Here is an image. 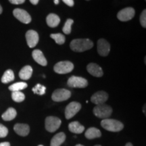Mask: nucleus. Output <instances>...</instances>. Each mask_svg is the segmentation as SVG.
Returning <instances> with one entry per match:
<instances>
[{
    "label": "nucleus",
    "instance_id": "1",
    "mask_svg": "<svg viewBox=\"0 0 146 146\" xmlns=\"http://www.w3.org/2000/svg\"><path fill=\"white\" fill-rule=\"evenodd\" d=\"M94 46L93 42L88 39H77L71 41V50L76 52H83L89 50Z\"/></svg>",
    "mask_w": 146,
    "mask_h": 146
},
{
    "label": "nucleus",
    "instance_id": "2",
    "mask_svg": "<svg viewBox=\"0 0 146 146\" xmlns=\"http://www.w3.org/2000/svg\"><path fill=\"white\" fill-rule=\"evenodd\" d=\"M102 127L106 130L111 131V132H118L123 130L124 125L121 122L118 120L106 118L101 122Z\"/></svg>",
    "mask_w": 146,
    "mask_h": 146
},
{
    "label": "nucleus",
    "instance_id": "3",
    "mask_svg": "<svg viewBox=\"0 0 146 146\" xmlns=\"http://www.w3.org/2000/svg\"><path fill=\"white\" fill-rule=\"evenodd\" d=\"M112 113V109L110 106L105 104L96 105L94 108V114L96 116L100 118H109Z\"/></svg>",
    "mask_w": 146,
    "mask_h": 146
},
{
    "label": "nucleus",
    "instance_id": "4",
    "mask_svg": "<svg viewBox=\"0 0 146 146\" xmlns=\"http://www.w3.org/2000/svg\"><path fill=\"white\" fill-rule=\"evenodd\" d=\"M62 121L60 118L55 116H48L45 118V129L50 133H54L57 131L61 125Z\"/></svg>",
    "mask_w": 146,
    "mask_h": 146
},
{
    "label": "nucleus",
    "instance_id": "5",
    "mask_svg": "<svg viewBox=\"0 0 146 146\" xmlns=\"http://www.w3.org/2000/svg\"><path fill=\"white\" fill-rule=\"evenodd\" d=\"M74 69V64L69 61L59 62L54 66V70L58 74H67L72 72Z\"/></svg>",
    "mask_w": 146,
    "mask_h": 146
},
{
    "label": "nucleus",
    "instance_id": "6",
    "mask_svg": "<svg viewBox=\"0 0 146 146\" xmlns=\"http://www.w3.org/2000/svg\"><path fill=\"white\" fill-rule=\"evenodd\" d=\"M68 86L72 88H85L88 85V81L81 76H72L68 78Z\"/></svg>",
    "mask_w": 146,
    "mask_h": 146
},
{
    "label": "nucleus",
    "instance_id": "7",
    "mask_svg": "<svg viewBox=\"0 0 146 146\" xmlns=\"http://www.w3.org/2000/svg\"><path fill=\"white\" fill-rule=\"evenodd\" d=\"M71 96V92L66 89H56L53 93L52 98L54 102H63L68 100Z\"/></svg>",
    "mask_w": 146,
    "mask_h": 146
},
{
    "label": "nucleus",
    "instance_id": "8",
    "mask_svg": "<svg viewBox=\"0 0 146 146\" xmlns=\"http://www.w3.org/2000/svg\"><path fill=\"white\" fill-rule=\"evenodd\" d=\"M81 108V104L76 102H70L65 110V117L66 119H70L74 116Z\"/></svg>",
    "mask_w": 146,
    "mask_h": 146
},
{
    "label": "nucleus",
    "instance_id": "9",
    "mask_svg": "<svg viewBox=\"0 0 146 146\" xmlns=\"http://www.w3.org/2000/svg\"><path fill=\"white\" fill-rule=\"evenodd\" d=\"M135 10L133 8L129 7L120 10L117 14L118 19L120 21L127 22L130 21L135 16Z\"/></svg>",
    "mask_w": 146,
    "mask_h": 146
},
{
    "label": "nucleus",
    "instance_id": "10",
    "mask_svg": "<svg viewBox=\"0 0 146 146\" xmlns=\"http://www.w3.org/2000/svg\"><path fill=\"white\" fill-rule=\"evenodd\" d=\"M13 14L18 21L24 24H29L31 22V17L30 14L23 9H15L13 11Z\"/></svg>",
    "mask_w": 146,
    "mask_h": 146
},
{
    "label": "nucleus",
    "instance_id": "11",
    "mask_svg": "<svg viewBox=\"0 0 146 146\" xmlns=\"http://www.w3.org/2000/svg\"><path fill=\"white\" fill-rule=\"evenodd\" d=\"M108 99V94L103 91H100L96 92L91 96V101L96 105L104 104Z\"/></svg>",
    "mask_w": 146,
    "mask_h": 146
},
{
    "label": "nucleus",
    "instance_id": "12",
    "mask_svg": "<svg viewBox=\"0 0 146 146\" xmlns=\"http://www.w3.org/2000/svg\"><path fill=\"white\" fill-rule=\"evenodd\" d=\"M110 51V45L106 40L100 39L98 41V52L100 56H107Z\"/></svg>",
    "mask_w": 146,
    "mask_h": 146
},
{
    "label": "nucleus",
    "instance_id": "13",
    "mask_svg": "<svg viewBox=\"0 0 146 146\" xmlns=\"http://www.w3.org/2000/svg\"><path fill=\"white\" fill-rule=\"evenodd\" d=\"M27 44L31 48L35 47L39 42V35L35 31L29 30L26 33Z\"/></svg>",
    "mask_w": 146,
    "mask_h": 146
},
{
    "label": "nucleus",
    "instance_id": "14",
    "mask_svg": "<svg viewBox=\"0 0 146 146\" xmlns=\"http://www.w3.org/2000/svg\"><path fill=\"white\" fill-rule=\"evenodd\" d=\"M87 70L89 74L96 77H101L103 76L104 72L101 67L96 63H90L87 67Z\"/></svg>",
    "mask_w": 146,
    "mask_h": 146
},
{
    "label": "nucleus",
    "instance_id": "15",
    "mask_svg": "<svg viewBox=\"0 0 146 146\" xmlns=\"http://www.w3.org/2000/svg\"><path fill=\"white\" fill-rule=\"evenodd\" d=\"M14 130L18 135L25 137L30 132V127L27 124H16L14 127Z\"/></svg>",
    "mask_w": 146,
    "mask_h": 146
},
{
    "label": "nucleus",
    "instance_id": "16",
    "mask_svg": "<svg viewBox=\"0 0 146 146\" xmlns=\"http://www.w3.org/2000/svg\"><path fill=\"white\" fill-rule=\"evenodd\" d=\"M32 56L35 61L39 64L45 66L47 64V62L46 58H45L44 55H43V52L39 50H34L32 53Z\"/></svg>",
    "mask_w": 146,
    "mask_h": 146
},
{
    "label": "nucleus",
    "instance_id": "17",
    "mask_svg": "<svg viewBox=\"0 0 146 146\" xmlns=\"http://www.w3.org/2000/svg\"><path fill=\"white\" fill-rule=\"evenodd\" d=\"M46 23L50 27L54 28L58 26L60 23V18L59 16L55 14H50L46 18Z\"/></svg>",
    "mask_w": 146,
    "mask_h": 146
},
{
    "label": "nucleus",
    "instance_id": "18",
    "mask_svg": "<svg viewBox=\"0 0 146 146\" xmlns=\"http://www.w3.org/2000/svg\"><path fill=\"white\" fill-rule=\"evenodd\" d=\"M85 137L88 139H96L102 136V133L99 129L95 127L89 128L86 131L85 133Z\"/></svg>",
    "mask_w": 146,
    "mask_h": 146
},
{
    "label": "nucleus",
    "instance_id": "19",
    "mask_svg": "<svg viewBox=\"0 0 146 146\" xmlns=\"http://www.w3.org/2000/svg\"><path fill=\"white\" fill-rule=\"evenodd\" d=\"M66 139V135L61 132L56 134L52 139L50 143V146H60L64 142Z\"/></svg>",
    "mask_w": 146,
    "mask_h": 146
},
{
    "label": "nucleus",
    "instance_id": "20",
    "mask_svg": "<svg viewBox=\"0 0 146 146\" xmlns=\"http://www.w3.org/2000/svg\"><path fill=\"white\" fill-rule=\"evenodd\" d=\"M33 68L31 66H25L19 72V76L23 80H29L31 77Z\"/></svg>",
    "mask_w": 146,
    "mask_h": 146
},
{
    "label": "nucleus",
    "instance_id": "21",
    "mask_svg": "<svg viewBox=\"0 0 146 146\" xmlns=\"http://www.w3.org/2000/svg\"><path fill=\"white\" fill-rule=\"evenodd\" d=\"M68 129L70 132L75 133V134H81V133H83L84 130H85L84 126L81 125V124L77 121L72 122V123L69 124Z\"/></svg>",
    "mask_w": 146,
    "mask_h": 146
},
{
    "label": "nucleus",
    "instance_id": "22",
    "mask_svg": "<svg viewBox=\"0 0 146 146\" xmlns=\"http://www.w3.org/2000/svg\"><path fill=\"white\" fill-rule=\"evenodd\" d=\"M16 115H17V112H16V110L13 108H9L2 114L1 117L5 121H10L15 118Z\"/></svg>",
    "mask_w": 146,
    "mask_h": 146
},
{
    "label": "nucleus",
    "instance_id": "23",
    "mask_svg": "<svg viewBox=\"0 0 146 146\" xmlns=\"http://www.w3.org/2000/svg\"><path fill=\"white\" fill-rule=\"evenodd\" d=\"M14 80V72L10 69L7 70L3 74V75L1 77V82L3 83L6 84L10 83V82L13 81Z\"/></svg>",
    "mask_w": 146,
    "mask_h": 146
},
{
    "label": "nucleus",
    "instance_id": "24",
    "mask_svg": "<svg viewBox=\"0 0 146 146\" xmlns=\"http://www.w3.org/2000/svg\"><path fill=\"white\" fill-rule=\"evenodd\" d=\"M27 86V84L25 82H18V83H16L12 84L9 87V90L11 91H20L21 90H23V89H26Z\"/></svg>",
    "mask_w": 146,
    "mask_h": 146
},
{
    "label": "nucleus",
    "instance_id": "25",
    "mask_svg": "<svg viewBox=\"0 0 146 146\" xmlns=\"http://www.w3.org/2000/svg\"><path fill=\"white\" fill-rule=\"evenodd\" d=\"M12 98L16 102H22L25 99V96L21 91H13L12 93Z\"/></svg>",
    "mask_w": 146,
    "mask_h": 146
},
{
    "label": "nucleus",
    "instance_id": "26",
    "mask_svg": "<svg viewBox=\"0 0 146 146\" xmlns=\"http://www.w3.org/2000/svg\"><path fill=\"white\" fill-rule=\"evenodd\" d=\"M50 37L54 39L56 43L57 44L62 45L65 42V36L61 33H56V34H51Z\"/></svg>",
    "mask_w": 146,
    "mask_h": 146
},
{
    "label": "nucleus",
    "instance_id": "27",
    "mask_svg": "<svg viewBox=\"0 0 146 146\" xmlns=\"http://www.w3.org/2000/svg\"><path fill=\"white\" fill-rule=\"evenodd\" d=\"M33 91L34 94L36 95H39V96H42L45 94V91H46V87L43 85H41V84H37L33 88Z\"/></svg>",
    "mask_w": 146,
    "mask_h": 146
},
{
    "label": "nucleus",
    "instance_id": "28",
    "mask_svg": "<svg viewBox=\"0 0 146 146\" xmlns=\"http://www.w3.org/2000/svg\"><path fill=\"white\" fill-rule=\"evenodd\" d=\"M74 23V21L72 19H68L66 22L64 26L62 31L66 35H69L71 33V27Z\"/></svg>",
    "mask_w": 146,
    "mask_h": 146
},
{
    "label": "nucleus",
    "instance_id": "29",
    "mask_svg": "<svg viewBox=\"0 0 146 146\" xmlns=\"http://www.w3.org/2000/svg\"><path fill=\"white\" fill-rule=\"evenodd\" d=\"M8 134V128L5 127L4 125L0 124V138L5 137Z\"/></svg>",
    "mask_w": 146,
    "mask_h": 146
},
{
    "label": "nucleus",
    "instance_id": "30",
    "mask_svg": "<svg viewBox=\"0 0 146 146\" xmlns=\"http://www.w3.org/2000/svg\"><path fill=\"white\" fill-rule=\"evenodd\" d=\"M140 23L143 28L146 27V10H144L140 16Z\"/></svg>",
    "mask_w": 146,
    "mask_h": 146
},
{
    "label": "nucleus",
    "instance_id": "31",
    "mask_svg": "<svg viewBox=\"0 0 146 146\" xmlns=\"http://www.w3.org/2000/svg\"><path fill=\"white\" fill-rule=\"evenodd\" d=\"M9 1H10L11 3H12V4L18 5L25 3V0H9Z\"/></svg>",
    "mask_w": 146,
    "mask_h": 146
},
{
    "label": "nucleus",
    "instance_id": "32",
    "mask_svg": "<svg viewBox=\"0 0 146 146\" xmlns=\"http://www.w3.org/2000/svg\"><path fill=\"white\" fill-rule=\"evenodd\" d=\"M62 1L64 3H66V5H68V6L70 7H72L74 4V0H62Z\"/></svg>",
    "mask_w": 146,
    "mask_h": 146
},
{
    "label": "nucleus",
    "instance_id": "33",
    "mask_svg": "<svg viewBox=\"0 0 146 146\" xmlns=\"http://www.w3.org/2000/svg\"><path fill=\"white\" fill-rule=\"evenodd\" d=\"M0 146H10V143L9 142H3L0 143Z\"/></svg>",
    "mask_w": 146,
    "mask_h": 146
},
{
    "label": "nucleus",
    "instance_id": "34",
    "mask_svg": "<svg viewBox=\"0 0 146 146\" xmlns=\"http://www.w3.org/2000/svg\"><path fill=\"white\" fill-rule=\"evenodd\" d=\"M30 1V2L32 3V4L33 5H36L38 3H39V0H29Z\"/></svg>",
    "mask_w": 146,
    "mask_h": 146
},
{
    "label": "nucleus",
    "instance_id": "35",
    "mask_svg": "<svg viewBox=\"0 0 146 146\" xmlns=\"http://www.w3.org/2000/svg\"><path fill=\"white\" fill-rule=\"evenodd\" d=\"M54 3L55 4L58 5L59 3V0H54Z\"/></svg>",
    "mask_w": 146,
    "mask_h": 146
},
{
    "label": "nucleus",
    "instance_id": "36",
    "mask_svg": "<svg viewBox=\"0 0 146 146\" xmlns=\"http://www.w3.org/2000/svg\"><path fill=\"white\" fill-rule=\"evenodd\" d=\"M125 146H133V144L131 143H127V144H126Z\"/></svg>",
    "mask_w": 146,
    "mask_h": 146
},
{
    "label": "nucleus",
    "instance_id": "37",
    "mask_svg": "<svg viewBox=\"0 0 146 146\" xmlns=\"http://www.w3.org/2000/svg\"><path fill=\"white\" fill-rule=\"evenodd\" d=\"M2 11H3V9H2V7L1 6V5H0V14L2 13Z\"/></svg>",
    "mask_w": 146,
    "mask_h": 146
},
{
    "label": "nucleus",
    "instance_id": "38",
    "mask_svg": "<svg viewBox=\"0 0 146 146\" xmlns=\"http://www.w3.org/2000/svg\"><path fill=\"white\" fill-rule=\"evenodd\" d=\"M75 146H84L83 145H81V144H77V145H75Z\"/></svg>",
    "mask_w": 146,
    "mask_h": 146
},
{
    "label": "nucleus",
    "instance_id": "39",
    "mask_svg": "<svg viewBox=\"0 0 146 146\" xmlns=\"http://www.w3.org/2000/svg\"><path fill=\"white\" fill-rule=\"evenodd\" d=\"M95 146H102V145H95Z\"/></svg>",
    "mask_w": 146,
    "mask_h": 146
},
{
    "label": "nucleus",
    "instance_id": "40",
    "mask_svg": "<svg viewBox=\"0 0 146 146\" xmlns=\"http://www.w3.org/2000/svg\"><path fill=\"white\" fill-rule=\"evenodd\" d=\"M38 146H43V145H38Z\"/></svg>",
    "mask_w": 146,
    "mask_h": 146
},
{
    "label": "nucleus",
    "instance_id": "41",
    "mask_svg": "<svg viewBox=\"0 0 146 146\" xmlns=\"http://www.w3.org/2000/svg\"><path fill=\"white\" fill-rule=\"evenodd\" d=\"M87 1H89V0H87Z\"/></svg>",
    "mask_w": 146,
    "mask_h": 146
}]
</instances>
